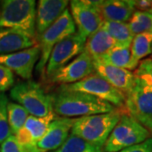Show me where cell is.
I'll return each instance as SVG.
<instances>
[{
  "instance_id": "obj_1",
  "label": "cell",
  "mask_w": 152,
  "mask_h": 152,
  "mask_svg": "<svg viewBox=\"0 0 152 152\" xmlns=\"http://www.w3.org/2000/svg\"><path fill=\"white\" fill-rule=\"evenodd\" d=\"M52 98L54 113L68 118L107 113L117 109L102 99L80 91L58 89Z\"/></svg>"
},
{
  "instance_id": "obj_2",
  "label": "cell",
  "mask_w": 152,
  "mask_h": 152,
  "mask_svg": "<svg viewBox=\"0 0 152 152\" xmlns=\"http://www.w3.org/2000/svg\"><path fill=\"white\" fill-rule=\"evenodd\" d=\"M125 108H117L107 113L79 118L75 121L71 134L81 138L95 146L102 149L114 127L119 121Z\"/></svg>"
},
{
  "instance_id": "obj_3",
  "label": "cell",
  "mask_w": 152,
  "mask_h": 152,
  "mask_svg": "<svg viewBox=\"0 0 152 152\" xmlns=\"http://www.w3.org/2000/svg\"><path fill=\"white\" fill-rule=\"evenodd\" d=\"M35 0H0V28H10L37 38Z\"/></svg>"
},
{
  "instance_id": "obj_4",
  "label": "cell",
  "mask_w": 152,
  "mask_h": 152,
  "mask_svg": "<svg viewBox=\"0 0 152 152\" xmlns=\"http://www.w3.org/2000/svg\"><path fill=\"white\" fill-rule=\"evenodd\" d=\"M151 137L148 129L125 111L105 143L104 151L119 152Z\"/></svg>"
},
{
  "instance_id": "obj_5",
  "label": "cell",
  "mask_w": 152,
  "mask_h": 152,
  "mask_svg": "<svg viewBox=\"0 0 152 152\" xmlns=\"http://www.w3.org/2000/svg\"><path fill=\"white\" fill-rule=\"evenodd\" d=\"M12 100L21 105L32 116L42 118L53 112V98L43 87L31 80L20 82L10 90Z\"/></svg>"
},
{
  "instance_id": "obj_6",
  "label": "cell",
  "mask_w": 152,
  "mask_h": 152,
  "mask_svg": "<svg viewBox=\"0 0 152 152\" xmlns=\"http://www.w3.org/2000/svg\"><path fill=\"white\" fill-rule=\"evenodd\" d=\"M75 25L70 12L66 9L61 16L38 37L40 40L39 46L41 48V56L36 67V70L42 77L45 74V68L55 45L67 37L75 34Z\"/></svg>"
},
{
  "instance_id": "obj_7",
  "label": "cell",
  "mask_w": 152,
  "mask_h": 152,
  "mask_svg": "<svg viewBox=\"0 0 152 152\" xmlns=\"http://www.w3.org/2000/svg\"><path fill=\"white\" fill-rule=\"evenodd\" d=\"M59 89L87 93L112 104L116 108H125L126 95L110 85L96 73L90 75L80 81L61 86Z\"/></svg>"
},
{
  "instance_id": "obj_8",
  "label": "cell",
  "mask_w": 152,
  "mask_h": 152,
  "mask_svg": "<svg viewBox=\"0 0 152 152\" xmlns=\"http://www.w3.org/2000/svg\"><path fill=\"white\" fill-rule=\"evenodd\" d=\"M125 107L152 134V87L135 79V84L126 96Z\"/></svg>"
},
{
  "instance_id": "obj_9",
  "label": "cell",
  "mask_w": 152,
  "mask_h": 152,
  "mask_svg": "<svg viewBox=\"0 0 152 152\" xmlns=\"http://www.w3.org/2000/svg\"><path fill=\"white\" fill-rule=\"evenodd\" d=\"M86 41V39L75 32L55 45L50 54L45 71L49 80L60 69L67 65L70 60L84 52Z\"/></svg>"
},
{
  "instance_id": "obj_10",
  "label": "cell",
  "mask_w": 152,
  "mask_h": 152,
  "mask_svg": "<svg viewBox=\"0 0 152 152\" xmlns=\"http://www.w3.org/2000/svg\"><path fill=\"white\" fill-rule=\"evenodd\" d=\"M102 1H78L70 2L71 16L78 28V33L87 39L98 31L103 22V19L98 10Z\"/></svg>"
},
{
  "instance_id": "obj_11",
  "label": "cell",
  "mask_w": 152,
  "mask_h": 152,
  "mask_svg": "<svg viewBox=\"0 0 152 152\" xmlns=\"http://www.w3.org/2000/svg\"><path fill=\"white\" fill-rule=\"evenodd\" d=\"M40 56L41 48L37 44L31 48L14 53L0 55V64L9 68L24 80H29L32 77L34 67L40 59Z\"/></svg>"
},
{
  "instance_id": "obj_12",
  "label": "cell",
  "mask_w": 152,
  "mask_h": 152,
  "mask_svg": "<svg viewBox=\"0 0 152 152\" xmlns=\"http://www.w3.org/2000/svg\"><path fill=\"white\" fill-rule=\"evenodd\" d=\"M95 71L93 60L86 52H83L67 65L60 69L50 80L61 86L80 81Z\"/></svg>"
},
{
  "instance_id": "obj_13",
  "label": "cell",
  "mask_w": 152,
  "mask_h": 152,
  "mask_svg": "<svg viewBox=\"0 0 152 152\" xmlns=\"http://www.w3.org/2000/svg\"><path fill=\"white\" fill-rule=\"evenodd\" d=\"M75 119L62 118H56L49 125L44 136L36 143L37 152H48L58 150L69 136Z\"/></svg>"
},
{
  "instance_id": "obj_14",
  "label": "cell",
  "mask_w": 152,
  "mask_h": 152,
  "mask_svg": "<svg viewBox=\"0 0 152 152\" xmlns=\"http://www.w3.org/2000/svg\"><path fill=\"white\" fill-rule=\"evenodd\" d=\"M96 73L102 76L110 85L119 90L126 96L135 84V78L131 71L106 64L101 61L93 60Z\"/></svg>"
},
{
  "instance_id": "obj_15",
  "label": "cell",
  "mask_w": 152,
  "mask_h": 152,
  "mask_svg": "<svg viewBox=\"0 0 152 152\" xmlns=\"http://www.w3.org/2000/svg\"><path fill=\"white\" fill-rule=\"evenodd\" d=\"M67 0H40L36 15V33L39 37L67 9Z\"/></svg>"
},
{
  "instance_id": "obj_16",
  "label": "cell",
  "mask_w": 152,
  "mask_h": 152,
  "mask_svg": "<svg viewBox=\"0 0 152 152\" xmlns=\"http://www.w3.org/2000/svg\"><path fill=\"white\" fill-rule=\"evenodd\" d=\"M37 44V38L26 33L10 28H0V55L14 53Z\"/></svg>"
},
{
  "instance_id": "obj_17",
  "label": "cell",
  "mask_w": 152,
  "mask_h": 152,
  "mask_svg": "<svg viewBox=\"0 0 152 152\" xmlns=\"http://www.w3.org/2000/svg\"><path fill=\"white\" fill-rule=\"evenodd\" d=\"M98 10L103 20L125 23L134 13V1L130 0H106L102 1Z\"/></svg>"
},
{
  "instance_id": "obj_18",
  "label": "cell",
  "mask_w": 152,
  "mask_h": 152,
  "mask_svg": "<svg viewBox=\"0 0 152 152\" xmlns=\"http://www.w3.org/2000/svg\"><path fill=\"white\" fill-rule=\"evenodd\" d=\"M115 48L113 39L102 29H99L87 38L85 52L91 56L92 60H102L105 55Z\"/></svg>"
},
{
  "instance_id": "obj_19",
  "label": "cell",
  "mask_w": 152,
  "mask_h": 152,
  "mask_svg": "<svg viewBox=\"0 0 152 152\" xmlns=\"http://www.w3.org/2000/svg\"><path fill=\"white\" fill-rule=\"evenodd\" d=\"M101 29L108 33L113 39L115 47L130 48L134 35L130 31L128 24L103 20Z\"/></svg>"
},
{
  "instance_id": "obj_20",
  "label": "cell",
  "mask_w": 152,
  "mask_h": 152,
  "mask_svg": "<svg viewBox=\"0 0 152 152\" xmlns=\"http://www.w3.org/2000/svg\"><path fill=\"white\" fill-rule=\"evenodd\" d=\"M98 61H101L108 65L125 69L129 71L135 69L139 65L135 64L132 58L130 48H127L115 47L105 55L102 60H98Z\"/></svg>"
},
{
  "instance_id": "obj_21",
  "label": "cell",
  "mask_w": 152,
  "mask_h": 152,
  "mask_svg": "<svg viewBox=\"0 0 152 152\" xmlns=\"http://www.w3.org/2000/svg\"><path fill=\"white\" fill-rule=\"evenodd\" d=\"M55 119L56 116L53 111L51 112L48 116L42 118L30 115L26 121L24 128L29 132L34 142L37 143L43 137L48 131L50 124Z\"/></svg>"
},
{
  "instance_id": "obj_22",
  "label": "cell",
  "mask_w": 152,
  "mask_h": 152,
  "mask_svg": "<svg viewBox=\"0 0 152 152\" xmlns=\"http://www.w3.org/2000/svg\"><path fill=\"white\" fill-rule=\"evenodd\" d=\"M151 45L152 34L151 33H141L134 37L130 52L135 64H139L140 60L151 54Z\"/></svg>"
},
{
  "instance_id": "obj_23",
  "label": "cell",
  "mask_w": 152,
  "mask_h": 152,
  "mask_svg": "<svg viewBox=\"0 0 152 152\" xmlns=\"http://www.w3.org/2000/svg\"><path fill=\"white\" fill-rule=\"evenodd\" d=\"M7 112L11 133L15 135L17 132L24 127L29 113L21 105L15 102L8 103Z\"/></svg>"
},
{
  "instance_id": "obj_24",
  "label": "cell",
  "mask_w": 152,
  "mask_h": 152,
  "mask_svg": "<svg viewBox=\"0 0 152 152\" xmlns=\"http://www.w3.org/2000/svg\"><path fill=\"white\" fill-rule=\"evenodd\" d=\"M128 26L134 37L141 33L152 34V15L147 12L134 11Z\"/></svg>"
},
{
  "instance_id": "obj_25",
  "label": "cell",
  "mask_w": 152,
  "mask_h": 152,
  "mask_svg": "<svg viewBox=\"0 0 152 152\" xmlns=\"http://www.w3.org/2000/svg\"><path fill=\"white\" fill-rule=\"evenodd\" d=\"M54 152H102V149L93 145L80 137L69 134L63 145Z\"/></svg>"
},
{
  "instance_id": "obj_26",
  "label": "cell",
  "mask_w": 152,
  "mask_h": 152,
  "mask_svg": "<svg viewBox=\"0 0 152 152\" xmlns=\"http://www.w3.org/2000/svg\"><path fill=\"white\" fill-rule=\"evenodd\" d=\"M8 103L7 96L4 94L0 93V144L5 141L12 134L8 119Z\"/></svg>"
},
{
  "instance_id": "obj_27",
  "label": "cell",
  "mask_w": 152,
  "mask_h": 152,
  "mask_svg": "<svg viewBox=\"0 0 152 152\" xmlns=\"http://www.w3.org/2000/svg\"><path fill=\"white\" fill-rule=\"evenodd\" d=\"M134 75L136 80L152 87V58L141 60L135 69Z\"/></svg>"
},
{
  "instance_id": "obj_28",
  "label": "cell",
  "mask_w": 152,
  "mask_h": 152,
  "mask_svg": "<svg viewBox=\"0 0 152 152\" xmlns=\"http://www.w3.org/2000/svg\"><path fill=\"white\" fill-rule=\"evenodd\" d=\"M15 84L14 73L4 65L0 64V93L12 89Z\"/></svg>"
},
{
  "instance_id": "obj_29",
  "label": "cell",
  "mask_w": 152,
  "mask_h": 152,
  "mask_svg": "<svg viewBox=\"0 0 152 152\" xmlns=\"http://www.w3.org/2000/svg\"><path fill=\"white\" fill-rule=\"evenodd\" d=\"M0 152H24V150L19 144L16 137L11 134L5 141L1 144Z\"/></svg>"
},
{
  "instance_id": "obj_30",
  "label": "cell",
  "mask_w": 152,
  "mask_h": 152,
  "mask_svg": "<svg viewBox=\"0 0 152 152\" xmlns=\"http://www.w3.org/2000/svg\"><path fill=\"white\" fill-rule=\"evenodd\" d=\"M119 152H152V137L140 144L126 148Z\"/></svg>"
},
{
  "instance_id": "obj_31",
  "label": "cell",
  "mask_w": 152,
  "mask_h": 152,
  "mask_svg": "<svg viewBox=\"0 0 152 152\" xmlns=\"http://www.w3.org/2000/svg\"><path fill=\"white\" fill-rule=\"evenodd\" d=\"M134 6L137 11L150 13L152 11V0H138L134 1Z\"/></svg>"
},
{
  "instance_id": "obj_32",
  "label": "cell",
  "mask_w": 152,
  "mask_h": 152,
  "mask_svg": "<svg viewBox=\"0 0 152 152\" xmlns=\"http://www.w3.org/2000/svg\"><path fill=\"white\" fill-rule=\"evenodd\" d=\"M151 54H152V45H151Z\"/></svg>"
},
{
  "instance_id": "obj_33",
  "label": "cell",
  "mask_w": 152,
  "mask_h": 152,
  "mask_svg": "<svg viewBox=\"0 0 152 152\" xmlns=\"http://www.w3.org/2000/svg\"><path fill=\"white\" fill-rule=\"evenodd\" d=\"M151 15H152V11H151Z\"/></svg>"
}]
</instances>
